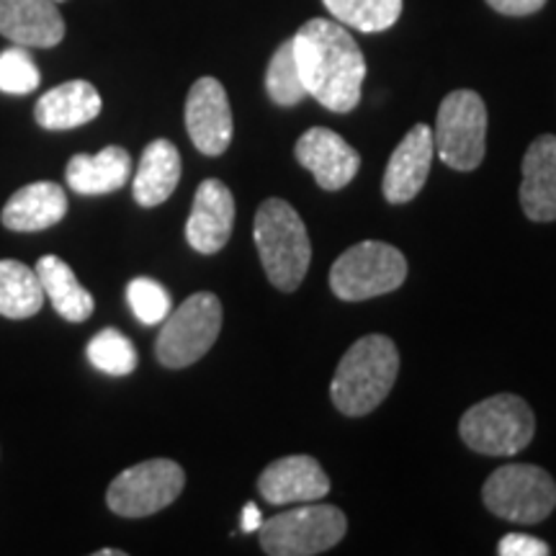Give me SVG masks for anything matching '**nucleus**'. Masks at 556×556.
<instances>
[{"label": "nucleus", "mask_w": 556, "mask_h": 556, "mask_svg": "<svg viewBox=\"0 0 556 556\" xmlns=\"http://www.w3.org/2000/svg\"><path fill=\"white\" fill-rule=\"evenodd\" d=\"M291 41L307 96L336 114L356 109L366 78V60L351 31L336 18H312Z\"/></svg>", "instance_id": "obj_1"}, {"label": "nucleus", "mask_w": 556, "mask_h": 556, "mask_svg": "<svg viewBox=\"0 0 556 556\" xmlns=\"http://www.w3.org/2000/svg\"><path fill=\"white\" fill-rule=\"evenodd\" d=\"M400 351L387 336H366L348 348L330 384V397L348 417L374 413L392 392Z\"/></svg>", "instance_id": "obj_2"}, {"label": "nucleus", "mask_w": 556, "mask_h": 556, "mask_svg": "<svg viewBox=\"0 0 556 556\" xmlns=\"http://www.w3.org/2000/svg\"><path fill=\"white\" fill-rule=\"evenodd\" d=\"M253 238L268 281L281 291L302 287L312 261V242L307 227L289 201H263L255 214Z\"/></svg>", "instance_id": "obj_3"}, {"label": "nucleus", "mask_w": 556, "mask_h": 556, "mask_svg": "<svg viewBox=\"0 0 556 556\" xmlns=\"http://www.w3.org/2000/svg\"><path fill=\"white\" fill-rule=\"evenodd\" d=\"M458 433L482 456H516L533 441L536 415L518 394H495L464 413Z\"/></svg>", "instance_id": "obj_4"}, {"label": "nucleus", "mask_w": 556, "mask_h": 556, "mask_svg": "<svg viewBox=\"0 0 556 556\" xmlns=\"http://www.w3.org/2000/svg\"><path fill=\"white\" fill-rule=\"evenodd\" d=\"M407 278V261L389 242L366 240L348 248L330 268V289L343 302H366L397 291Z\"/></svg>", "instance_id": "obj_5"}, {"label": "nucleus", "mask_w": 556, "mask_h": 556, "mask_svg": "<svg viewBox=\"0 0 556 556\" xmlns=\"http://www.w3.org/2000/svg\"><path fill=\"white\" fill-rule=\"evenodd\" d=\"M345 531L348 520L336 505L302 503V507L263 520L258 539L270 556H315L340 544Z\"/></svg>", "instance_id": "obj_6"}, {"label": "nucleus", "mask_w": 556, "mask_h": 556, "mask_svg": "<svg viewBox=\"0 0 556 556\" xmlns=\"http://www.w3.org/2000/svg\"><path fill=\"white\" fill-rule=\"evenodd\" d=\"M482 500L492 516L518 526H536L556 507V482L536 464H507L484 482Z\"/></svg>", "instance_id": "obj_7"}, {"label": "nucleus", "mask_w": 556, "mask_h": 556, "mask_svg": "<svg viewBox=\"0 0 556 556\" xmlns=\"http://www.w3.org/2000/svg\"><path fill=\"white\" fill-rule=\"evenodd\" d=\"M433 144L448 168L469 173L482 165L486 152V106L475 90H454L435 116Z\"/></svg>", "instance_id": "obj_8"}, {"label": "nucleus", "mask_w": 556, "mask_h": 556, "mask_svg": "<svg viewBox=\"0 0 556 556\" xmlns=\"http://www.w3.org/2000/svg\"><path fill=\"white\" fill-rule=\"evenodd\" d=\"M219 330L222 302L212 291H199L165 317V325L155 343L157 361L168 368H186L197 364L217 343Z\"/></svg>", "instance_id": "obj_9"}, {"label": "nucleus", "mask_w": 556, "mask_h": 556, "mask_svg": "<svg viewBox=\"0 0 556 556\" xmlns=\"http://www.w3.org/2000/svg\"><path fill=\"white\" fill-rule=\"evenodd\" d=\"M186 486V471L170 458H150L124 469L109 484L106 503L122 518H148L176 503Z\"/></svg>", "instance_id": "obj_10"}, {"label": "nucleus", "mask_w": 556, "mask_h": 556, "mask_svg": "<svg viewBox=\"0 0 556 556\" xmlns=\"http://www.w3.org/2000/svg\"><path fill=\"white\" fill-rule=\"evenodd\" d=\"M186 129L201 155L217 157L235 135L227 90L217 78H199L186 99Z\"/></svg>", "instance_id": "obj_11"}, {"label": "nucleus", "mask_w": 556, "mask_h": 556, "mask_svg": "<svg viewBox=\"0 0 556 556\" xmlns=\"http://www.w3.org/2000/svg\"><path fill=\"white\" fill-rule=\"evenodd\" d=\"M294 157L315 176L317 186L325 191L345 189L361 168L358 152L343 137L325 127L304 131L294 148Z\"/></svg>", "instance_id": "obj_12"}, {"label": "nucleus", "mask_w": 556, "mask_h": 556, "mask_svg": "<svg viewBox=\"0 0 556 556\" xmlns=\"http://www.w3.org/2000/svg\"><path fill=\"white\" fill-rule=\"evenodd\" d=\"M235 227V197L217 178L201 180L186 222V240L201 255H214L227 245Z\"/></svg>", "instance_id": "obj_13"}, {"label": "nucleus", "mask_w": 556, "mask_h": 556, "mask_svg": "<svg viewBox=\"0 0 556 556\" xmlns=\"http://www.w3.org/2000/svg\"><path fill=\"white\" fill-rule=\"evenodd\" d=\"M258 490L270 505L319 503L328 497L330 479L312 456H283L270 462L258 477Z\"/></svg>", "instance_id": "obj_14"}, {"label": "nucleus", "mask_w": 556, "mask_h": 556, "mask_svg": "<svg viewBox=\"0 0 556 556\" xmlns=\"http://www.w3.org/2000/svg\"><path fill=\"white\" fill-rule=\"evenodd\" d=\"M433 129L428 124H415L405 139L394 148L387 163L381 191H384L389 204H407V201H413L422 191L430 165H433Z\"/></svg>", "instance_id": "obj_15"}, {"label": "nucleus", "mask_w": 556, "mask_h": 556, "mask_svg": "<svg viewBox=\"0 0 556 556\" xmlns=\"http://www.w3.org/2000/svg\"><path fill=\"white\" fill-rule=\"evenodd\" d=\"M0 34L18 47L50 50L65 39V18L54 0H0Z\"/></svg>", "instance_id": "obj_16"}, {"label": "nucleus", "mask_w": 556, "mask_h": 556, "mask_svg": "<svg viewBox=\"0 0 556 556\" xmlns=\"http://www.w3.org/2000/svg\"><path fill=\"white\" fill-rule=\"evenodd\" d=\"M520 206L531 222H556V135H541L526 150Z\"/></svg>", "instance_id": "obj_17"}, {"label": "nucleus", "mask_w": 556, "mask_h": 556, "mask_svg": "<svg viewBox=\"0 0 556 556\" xmlns=\"http://www.w3.org/2000/svg\"><path fill=\"white\" fill-rule=\"evenodd\" d=\"M67 214V197L54 180H37L24 186L5 201L0 222L11 232H41L62 222Z\"/></svg>", "instance_id": "obj_18"}, {"label": "nucleus", "mask_w": 556, "mask_h": 556, "mask_svg": "<svg viewBox=\"0 0 556 556\" xmlns=\"http://www.w3.org/2000/svg\"><path fill=\"white\" fill-rule=\"evenodd\" d=\"M101 93L88 80H67L47 90L37 101L34 119L41 129L67 131L93 122L101 114Z\"/></svg>", "instance_id": "obj_19"}, {"label": "nucleus", "mask_w": 556, "mask_h": 556, "mask_svg": "<svg viewBox=\"0 0 556 556\" xmlns=\"http://www.w3.org/2000/svg\"><path fill=\"white\" fill-rule=\"evenodd\" d=\"M131 176V157L124 148H103L99 155H75L67 163V186L80 197H103L124 189Z\"/></svg>", "instance_id": "obj_20"}, {"label": "nucleus", "mask_w": 556, "mask_h": 556, "mask_svg": "<svg viewBox=\"0 0 556 556\" xmlns=\"http://www.w3.org/2000/svg\"><path fill=\"white\" fill-rule=\"evenodd\" d=\"M180 180V152L170 139L150 142L139 160L131 193L139 206H160L168 201Z\"/></svg>", "instance_id": "obj_21"}, {"label": "nucleus", "mask_w": 556, "mask_h": 556, "mask_svg": "<svg viewBox=\"0 0 556 556\" xmlns=\"http://www.w3.org/2000/svg\"><path fill=\"white\" fill-rule=\"evenodd\" d=\"M37 276L45 289V296L50 299L54 312L67 323H83L93 315L96 302L90 291L78 281L73 268L58 255H45L37 263Z\"/></svg>", "instance_id": "obj_22"}, {"label": "nucleus", "mask_w": 556, "mask_h": 556, "mask_svg": "<svg viewBox=\"0 0 556 556\" xmlns=\"http://www.w3.org/2000/svg\"><path fill=\"white\" fill-rule=\"evenodd\" d=\"M45 289L37 270L21 261H0V315L9 319H26L41 312Z\"/></svg>", "instance_id": "obj_23"}, {"label": "nucleus", "mask_w": 556, "mask_h": 556, "mask_svg": "<svg viewBox=\"0 0 556 556\" xmlns=\"http://www.w3.org/2000/svg\"><path fill=\"white\" fill-rule=\"evenodd\" d=\"M338 24L364 34L387 31L402 16V0H323Z\"/></svg>", "instance_id": "obj_24"}, {"label": "nucleus", "mask_w": 556, "mask_h": 556, "mask_svg": "<svg viewBox=\"0 0 556 556\" xmlns=\"http://www.w3.org/2000/svg\"><path fill=\"white\" fill-rule=\"evenodd\" d=\"M266 90L268 99L276 106H296L307 99V88H304L302 75H299L296 58H294V41H283L281 47L274 52V58L268 62L266 70Z\"/></svg>", "instance_id": "obj_25"}, {"label": "nucleus", "mask_w": 556, "mask_h": 556, "mask_svg": "<svg viewBox=\"0 0 556 556\" xmlns=\"http://www.w3.org/2000/svg\"><path fill=\"white\" fill-rule=\"evenodd\" d=\"M88 361L109 377H129L137 368V348L124 332L106 328L88 343Z\"/></svg>", "instance_id": "obj_26"}, {"label": "nucleus", "mask_w": 556, "mask_h": 556, "mask_svg": "<svg viewBox=\"0 0 556 556\" xmlns=\"http://www.w3.org/2000/svg\"><path fill=\"white\" fill-rule=\"evenodd\" d=\"M127 302L135 317L142 325H157L165 323V317L170 315V294L163 283H157L155 278L139 276L131 278L127 287Z\"/></svg>", "instance_id": "obj_27"}, {"label": "nucleus", "mask_w": 556, "mask_h": 556, "mask_svg": "<svg viewBox=\"0 0 556 556\" xmlns=\"http://www.w3.org/2000/svg\"><path fill=\"white\" fill-rule=\"evenodd\" d=\"M39 67L24 47H13L0 54V90L11 96H26L39 88Z\"/></svg>", "instance_id": "obj_28"}, {"label": "nucleus", "mask_w": 556, "mask_h": 556, "mask_svg": "<svg viewBox=\"0 0 556 556\" xmlns=\"http://www.w3.org/2000/svg\"><path fill=\"white\" fill-rule=\"evenodd\" d=\"M497 554L500 556H548L552 554V548H548L546 541L528 536V533H507L505 539H500Z\"/></svg>", "instance_id": "obj_29"}, {"label": "nucleus", "mask_w": 556, "mask_h": 556, "mask_svg": "<svg viewBox=\"0 0 556 556\" xmlns=\"http://www.w3.org/2000/svg\"><path fill=\"white\" fill-rule=\"evenodd\" d=\"M486 5L503 16H531L544 9L546 0H486Z\"/></svg>", "instance_id": "obj_30"}, {"label": "nucleus", "mask_w": 556, "mask_h": 556, "mask_svg": "<svg viewBox=\"0 0 556 556\" xmlns=\"http://www.w3.org/2000/svg\"><path fill=\"white\" fill-rule=\"evenodd\" d=\"M261 526H263V516H261L258 505L248 503L245 507H242V531L253 533V531H258Z\"/></svg>", "instance_id": "obj_31"}, {"label": "nucleus", "mask_w": 556, "mask_h": 556, "mask_svg": "<svg viewBox=\"0 0 556 556\" xmlns=\"http://www.w3.org/2000/svg\"><path fill=\"white\" fill-rule=\"evenodd\" d=\"M96 556H124V552H119V548H101V552H96Z\"/></svg>", "instance_id": "obj_32"}, {"label": "nucleus", "mask_w": 556, "mask_h": 556, "mask_svg": "<svg viewBox=\"0 0 556 556\" xmlns=\"http://www.w3.org/2000/svg\"><path fill=\"white\" fill-rule=\"evenodd\" d=\"M54 3H65V0H54Z\"/></svg>", "instance_id": "obj_33"}]
</instances>
